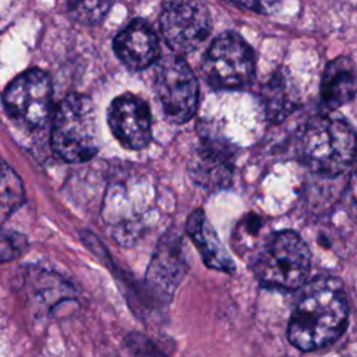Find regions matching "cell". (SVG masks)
Here are the masks:
<instances>
[{"instance_id":"ba28073f","label":"cell","mask_w":357,"mask_h":357,"mask_svg":"<svg viewBox=\"0 0 357 357\" xmlns=\"http://www.w3.org/2000/svg\"><path fill=\"white\" fill-rule=\"evenodd\" d=\"M4 105L11 116L26 127H42L52 110V82L49 75L39 68L24 71L7 86Z\"/></svg>"},{"instance_id":"7c38bea8","label":"cell","mask_w":357,"mask_h":357,"mask_svg":"<svg viewBox=\"0 0 357 357\" xmlns=\"http://www.w3.org/2000/svg\"><path fill=\"white\" fill-rule=\"evenodd\" d=\"M184 272L185 259L183 254V240L180 236H166L153 255L146 279L158 293L169 296L180 283Z\"/></svg>"},{"instance_id":"ac0fdd59","label":"cell","mask_w":357,"mask_h":357,"mask_svg":"<svg viewBox=\"0 0 357 357\" xmlns=\"http://www.w3.org/2000/svg\"><path fill=\"white\" fill-rule=\"evenodd\" d=\"M26 250V240L22 234L0 230V262L11 261Z\"/></svg>"},{"instance_id":"6da1fadb","label":"cell","mask_w":357,"mask_h":357,"mask_svg":"<svg viewBox=\"0 0 357 357\" xmlns=\"http://www.w3.org/2000/svg\"><path fill=\"white\" fill-rule=\"evenodd\" d=\"M349 301L342 282L319 276L304 283L289 321V342L304 351L333 343L346 329Z\"/></svg>"},{"instance_id":"3957f363","label":"cell","mask_w":357,"mask_h":357,"mask_svg":"<svg viewBox=\"0 0 357 357\" xmlns=\"http://www.w3.org/2000/svg\"><path fill=\"white\" fill-rule=\"evenodd\" d=\"M50 142L66 162L81 163L92 159L100 145L95 105L91 98L70 93L54 113Z\"/></svg>"},{"instance_id":"4fadbf2b","label":"cell","mask_w":357,"mask_h":357,"mask_svg":"<svg viewBox=\"0 0 357 357\" xmlns=\"http://www.w3.org/2000/svg\"><path fill=\"white\" fill-rule=\"evenodd\" d=\"M356 92V67L350 57L340 56L332 60L321 79V106L335 110L350 102Z\"/></svg>"},{"instance_id":"d6986e66","label":"cell","mask_w":357,"mask_h":357,"mask_svg":"<svg viewBox=\"0 0 357 357\" xmlns=\"http://www.w3.org/2000/svg\"><path fill=\"white\" fill-rule=\"evenodd\" d=\"M128 343L137 357H165L146 337L132 335Z\"/></svg>"},{"instance_id":"e0dca14e","label":"cell","mask_w":357,"mask_h":357,"mask_svg":"<svg viewBox=\"0 0 357 357\" xmlns=\"http://www.w3.org/2000/svg\"><path fill=\"white\" fill-rule=\"evenodd\" d=\"M112 3L109 1H84L68 4L71 15L84 24H96L107 14Z\"/></svg>"},{"instance_id":"9a60e30c","label":"cell","mask_w":357,"mask_h":357,"mask_svg":"<svg viewBox=\"0 0 357 357\" xmlns=\"http://www.w3.org/2000/svg\"><path fill=\"white\" fill-rule=\"evenodd\" d=\"M262 103L268 120L282 121L298 105L294 82L283 71H276L262 88Z\"/></svg>"},{"instance_id":"5bb4252c","label":"cell","mask_w":357,"mask_h":357,"mask_svg":"<svg viewBox=\"0 0 357 357\" xmlns=\"http://www.w3.org/2000/svg\"><path fill=\"white\" fill-rule=\"evenodd\" d=\"M187 231L197 245L204 262L218 271L227 273L234 272V262L230 258L227 250L220 243L215 229L209 223L204 211H194L187 220Z\"/></svg>"},{"instance_id":"277c9868","label":"cell","mask_w":357,"mask_h":357,"mask_svg":"<svg viewBox=\"0 0 357 357\" xmlns=\"http://www.w3.org/2000/svg\"><path fill=\"white\" fill-rule=\"evenodd\" d=\"M311 269V252L304 240L291 230L272 234L257 257L254 272L266 287L296 290L301 287Z\"/></svg>"},{"instance_id":"9c48e42d","label":"cell","mask_w":357,"mask_h":357,"mask_svg":"<svg viewBox=\"0 0 357 357\" xmlns=\"http://www.w3.org/2000/svg\"><path fill=\"white\" fill-rule=\"evenodd\" d=\"M107 123L116 139L128 149H142L152 138L149 107L137 95L114 98L107 110Z\"/></svg>"},{"instance_id":"30bf717a","label":"cell","mask_w":357,"mask_h":357,"mask_svg":"<svg viewBox=\"0 0 357 357\" xmlns=\"http://www.w3.org/2000/svg\"><path fill=\"white\" fill-rule=\"evenodd\" d=\"M113 50L130 70H144L155 63L159 40L152 26L141 20L130 21L114 38Z\"/></svg>"},{"instance_id":"2e32d148","label":"cell","mask_w":357,"mask_h":357,"mask_svg":"<svg viewBox=\"0 0 357 357\" xmlns=\"http://www.w3.org/2000/svg\"><path fill=\"white\" fill-rule=\"evenodd\" d=\"M24 201V188L15 172L0 160V222Z\"/></svg>"},{"instance_id":"7a4b0ae2","label":"cell","mask_w":357,"mask_h":357,"mask_svg":"<svg viewBox=\"0 0 357 357\" xmlns=\"http://www.w3.org/2000/svg\"><path fill=\"white\" fill-rule=\"evenodd\" d=\"M354 153V131L342 119L317 116L301 132L300 155L314 173L331 177L342 174L351 165Z\"/></svg>"},{"instance_id":"8992f818","label":"cell","mask_w":357,"mask_h":357,"mask_svg":"<svg viewBox=\"0 0 357 357\" xmlns=\"http://www.w3.org/2000/svg\"><path fill=\"white\" fill-rule=\"evenodd\" d=\"M155 92L165 117L174 124L190 120L198 107V79L180 56H165L155 67Z\"/></svg>"},{"instance_id":"52a82bcc","label":"cell","mask_w":357,"mask_h":357,"mask_svg":"<svg viewBox=\"0 0 357 357\" xmlns=\"http://www.w3.org/2000/svg\"><path fill=\"white\" fill-rule=\"evenodd\" d=\"M159 26L165 42L178 56L195 50L208 38L212 22L201 1H169L162 8Z\"/></svg>"},{"instance_id":"8fae6325","label":"cell","mask_w":357,"mask_h":357,"mask_svg":"<svg viewBox=\"0 0 357 357\" xmlns=\"http://www.w3.org/2000/svg\"><path fill=\"white\" fill-rule=\"evenodd\" d=\"M190 174L195 183L209 190L230 185L233 177L231 153L219 142H204L192 155Z\"/></svg>"},{"instance_id":"5b68a950","label":"cell","mask_w":357,"mask_h":357,"mask_svg":"<svg viewBox=\"0 0 357 357\" xmlns=\"http://www.w3.org/2000/svg\"><path fill=\"white\" fill-rule=\"evenodd\" d=\"M202 73L216 89L241 88L254 77V52L238 33L225 32L215 38L205 52Z\"/></svg>"}]
</instances>
